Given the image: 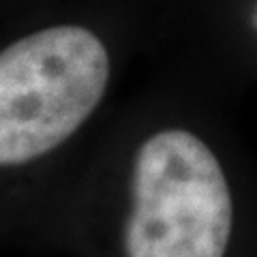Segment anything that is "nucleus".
Masks as SVG:
<instances>
[{
  "instance_id": "f257e3e1",
  "label": "nucleus",
  "mask_w": 257,
  "mask_h": 257,
  "mask_svg": "<svg viewBox=\"0 0 257 257\" xmlns=\"http://www.w3.org/2000/svg\"><path fill=\"white\" fill-rule=\"evenodd\" d=\"M111 77L105 41L82 24H52L0 50V167L26 165L86 124Z\"/></svg>"
},
{
  "instance_id": "f03ea898",
  "label": "nucleus",
  "mask_w": 257,
  "mask_h": 257,
  "mask_svg": "<svg viewBox=\"0 0 257 257\" xmlns=\"http://www.w3.org/2000/svg\"><path fill=\"white\" fill-rule=\"evenodd\" d=\"M234 225L221 161L189 128L152 133L135 152L126 257H225Z\"/></svg>"
}]
</instances>
